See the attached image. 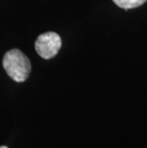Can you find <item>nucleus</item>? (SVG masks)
<instances>
[{"mask_svg":"<svg viewBox=\"0 0 147 148\" xmlns=\"http://www.w3.org/2000/svg\"><path fill=\"white\" fill-rule=\"evenodd\" d=\"M61 48V38L57 33L48 32L37 37L36 51L44 59H50L57 56Z\"/></svg>","mask_w":147,"mask_h":148,"instance_id":"obj_2","label":"nucleus"},{"mask_svg":"<svg viewBox=\"0 0 147 148\" xmlns=\"http://www.w3.org/2000/svg\"><path fill=\"white\" fill-rule=\"evenodd\" d=\"M116 5H118L120 8L125 9H134L139 7L147 1V0H113Z\"/></svg>","mask_w":147,"mask_h":148,"instance_id":"obj_3","label":"nucleus"},{"mask_svg":"<svg viewBox=\"0 0 147 148\" xmlns=\"http://www.w3.org/2000/svg\"><path fill=\"white\" fill-rule=\"evenodd\" d=\"M0 148H8V147H7V146H1Z\"/></svg>","mask_w":147,"mask_h":148,"instance_id":"obj_4","label":"nucleus"},{"mask_svg":"<svg viewBox=\"0 0 147 148\" xmlns=\"http://www.w3.org/2000/svg\"><path fill=\"white\" fill-rule=\"evenodd\" d=\"M3 67L10 77L16 82H23L31 73V62L24 53L17 49H12L5 53Z\"/></svg>","mask_w":147,"mask_h":148,"instance_id":"obj_1","label":"nucleus"}]
</instances>
